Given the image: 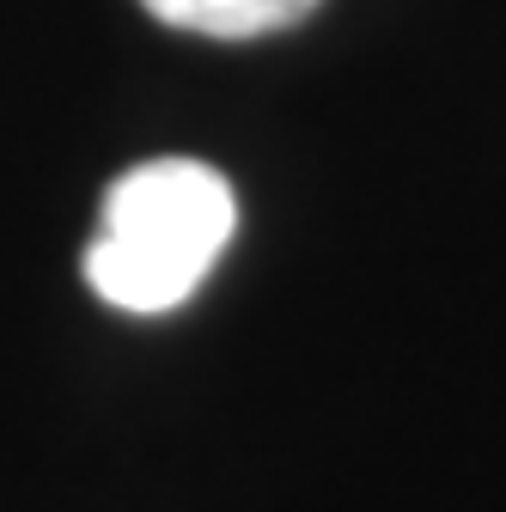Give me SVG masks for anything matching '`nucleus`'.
I'll return each mask as SVG.
<instances>
[{
  "label": "nucleus",
  "instance_id": "f03ea898",
  "mask_svg": "<svg viewBox=\"0 0 506 512\" xmlns=\"http://www.w3.org/2000/svg\"><path fill=\"white\" fill-rule=\"evenodd\" d=\"M141 7L171 31L244 43V37H269V31L299 25L305 13H318V0H141Z\"/></svg>",
  "mask_w": 506,
  "mask_h": 512
},
{
  "label": "nucleus",
  "instance_id": "f257e3e1",
  "mask_svg": "<svg viewBox=\"0 0 506 512\" xmlns=\"http://www.w3.org/2000/svg\"><path fill=\"white\" fill-rule=\"evenodd\" d=\"M232 183L202 159H147L104 196V226L86 244V287L135 317L177 311L232 244Z\"/></svg>",
  "mask_w": 506,
  "mask_h": 512
}]
</instances>
